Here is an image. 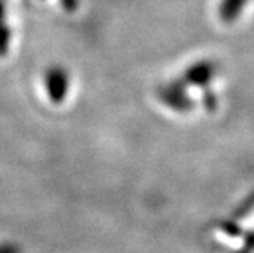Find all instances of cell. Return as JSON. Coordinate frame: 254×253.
I'll return each mask as SVG.
<instances>
[{
  "label": "cell",
  "instance_id": "6da1fadb",
  "mask_svg": "<svg viewBox=\"0 0 254 253\" xmlns=\"http://www.w3.org/2000/svg\"><path fill=\"white\" fill-rule=\"evenodd\" d=\"M68 85H70V78L65 69L63 67H51L44 75V87L46 93L54 104H60L65 99L68 93Z\"/></svg>",
  "mask_w": 254,
  "mask_h": 253
},
{
  "label": "cell",
  "instance_id": "7a4b0ae2",
  "mask_svg": "<svg viewBox=\"0 0 254 253\" xmlns=\"http://www.w3.org/2000/svg\"><path fill=\"white\" fill-rule=\"evenodd\" d=\"M247 2L248 0H222L221 9H219L222 20L232 21L233 18H236L241 14L242 8L247 5Z\"/></svg>",
  "mask_w": 254,
  "mask_h": 253
},
{
  "label": "cell",
  "instance_id": "3957f363",
  "mask_svg": "<svg viewBox=\"0 0 254 253\" xmlns=\"http://www.w3.org/2000/svg\"><path fill=\"white\" fill-rule=\"evenodd\" d=\"M212 72H213V67L212 64H199V66H195L192 71L188 74V78L190 80V83H195V84H202L205 83V80H210L212 77Z\"/></svg>",
  "mask_w": 254,
  "mask_h": 253
},
{
  "label": "cell",
  "instance_id": "277c9868",
  "mask_svg": "<svg viewBox=\"0 0 254 253\" xmlns=\"http://www.w3.org/2000/svg\"><path fill=\"white\" fill-rule=\"evenodd\" d=\"M0 253H23V250L15 243H2L0 244Z\"/></svg>",
  "mask_w": 254,
  "mask_h": 253
}]
</instances>
